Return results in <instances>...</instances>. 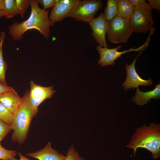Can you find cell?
Returning <instances> with one entry per match:
<instances>
[{"label":"cell","mask_w":160,"mask_h":160,"mask_svg":"<svg viewBox=\"0 0 160 160\" xmlns=\"http://www.w3.org/2000/svg\"><path fill=\"white\" fill-rule=\"evenodd\" d=\"M30 1L31 12L28 18L20 23L15 21L8 27L9 34L13 40H20L27 31L32 29L38 30L46 39L49 37L50 27L53 25L49 16V11L41 8L37 0Z\"/></svg>","instance_id":"obj_1"},{"label":"cell","mask_w":160,"mask_h":160,"mask_svg":"<svg viewBox=\"0 0 160 160\" xmlns=\"http://www.w3.org/2000/svg\"><path fill=\"white\" fill-rule=\"evenodd\" d=\"M127 147L133 148L135 154L137 148H143L151 153L152 158L160 157V124L151 123L148 127L144 124L137 128Z\"/></svg>","instance_id":"obj_2"},{"label":"cell","mask_w":160,"mask_h":160,"mask_svg":"<svg viewBox=\"0 0 160 160\" xmlns=\"http://www.w3.org/2000/svg\"><path fill=\"white\" fill-rule=\"evenodd\" d=\"M29 92H25L20 106L14 114V119L12 125V138L14 142L22 144L25 140L32 119L36 115L30 103L29 98Z\"/></svg>","instance_id":"obj_3"},{"label":"cell","mask_w":160,"mask_h":160,"mask_svg":"<svg viewBox=\"0 0 160 160\" xmlns=\"http://www.w3.org/2000/svg\"><path fill=\"white\" fill-rule=\"evenodd\" d=\"M132 33L130 18L117 15L108 21L106 33L108 40L111 42L126 43Z\"/></svg>","instance_id":"obj_4"},{"label":"cell","mask_w":160,"mask_h":160,"mask_svg":"<svg viewBox=\"0 0 160 160\" xmlns=\"http://www.w3.org/2000/svg\"><path fill=\"white\" fill-rule=\"evenodd\" d=\"M130 22L133 33H145L153 28L152 9L148 4L141 7H134Z\"/></svg>","instance_id":"obj_5"},{"label":"cell","mask_w":160,"mask_h":160,"mask_svg":"<svg viewBox=\"0 0 160 160\" xmlns=\"http://www.w3.org/2000/svg\"><path fill=\"white\" fill-rule=\"evenodd\" d=\"M103 4V1L100 0H79L68 17L89 23L97 12L102 8Z\"/></svg>","instance_id":"obj_6"},{"label":"cell","mask_w":160,"mask_h":160,"mask_svg":"<svg viewBox=\"0 0 160 160\" xmlns=\"http://www.w3.org/2000/svg\"><path fill=\"white\" fill-rule=\"evenodd\" d=\"M152 35V33H150L145 43L138 48H130L129 50H125L122 52H119L118 50L121 47L122 45H120L115 48L109 49L106 47H101L98 45L96 47V49L100 56V59L97 62L98 64L100 65V67L113 65L115 64V60L121 57L122 55L131 51H141L148 45L151 40L150 37Z\"/></svg>","instance_id":"obj_7"},{"label":"cell","mask_w":160,"mask_h":160,"mask_svg":"<svg viewBox=\"0 0 160 160\" xmlns=\"http://www.w3.org/2000/svg\"><path fill=\"white\" fill-rule=\"evenodd\" d=\"M30 90L29 98L32 108L37 113L38 107L43 101L51 98L56 91L52 87H44L36 84L33 81L30 82Z\"/></svg>","instance_id":"obj_8"},{"label":"cell","mask_w":160,"mask_h":160,"mask_svg":"<svg viewBox=\"0 0 160 160\" xmlns=\"http://www.w3.org/2000/svg\"><path fill=\"white\" fill-rule=\"evenodd\" d=\"M146 47H145L140 52L130 64H126L125 69L127 73V77L122 85L125 90L128 89L130 90L132 88L133 89L135 88H137L140 85L147 86L153 84V81L151 79L146 80L142 79L137 73L135 68V63L137 59Z\"/></svg>","instance_id":"obj_9"},{"label":"cell","mask_w":160,"mask_h":160,"mask_svg":"<svg viewBox=\"0 0 160 160\" xmlns=\"http://www.w3.org/2000/svg\"><path fill=\"white\" fill-rule=\"evenodd\" d=\"M92 32V35L95 40L101 47L108 48L105 36L108 29V21L101 13L96 18H93L89 23Z\"/></svg>","instance_id":"obj_10"},{"label":"cell","mask_w":160,"mask_h":160,"mask_svg":"<svg viewBox=\"0 0 160 160\" xmlns=\"http://www.w3.org/2000/svg\"><path fill=\"white\" fill-rule=\"evenodd\" d=\"M79 0H58L52 8L49 18L53 25L68 16Z\"/></svg>","instance_id":"obj_11"},{"label":"cell","mask_w":160,"mask_h":160,"mask_svg":"<svg viewBox=\"0 0 160 160\" xmlns=\"http://www.w3.org/2000/svg\"><path fill=\"white\" fill-rule=\"evenodd\" d=\"M22 100V98L13 88L0 95V102L13 114L18 109Z\"/></svg>","instance_id":"obj_12"},{"label":"cell","mask_w":160,"mask_h":160,"mask_svg":"<svg viewBox=\"0 0 160 160\" xmlns=\"http://www.w3.org/2000/svg\"><path fill=\"white\" fill-rule=\"evenodd\" d=\"M51 145V143L49 142L43 148L37 151L27 153L26 155L39 160H65L66 156L52 148Z\"/></svg>","instance_id":"obj_13"},{"label":"cell","mask_w":160,"mask_h":160,"mask_svg":"<svg viewBox=\"0 0 160 160\" xmlns=\"http://www.w3.org/2000/svg\"><path fill=\"white\" fill-rule=\"evenodd\" d=\"M160 98V84H157L155 88L152 90L143 92L137 88L135 95L131 99L136 104L138 105H143L149 102L152 98L156 99Z\"/></svg>","instance_id":"obj_14"},{"label":"cell","mask_w":160,"mask_h":160,"mask_svg":"<svg viewBox=\"0 0 160 160\" xmlns=\"http://www.w3.org/2000/svg\"><path fill=\"white\" fill-rule=\"evenodd\" d=\"M3 17L12 18L18 14L15 0H1L0 4Z\"/></svg>","instance_id":"obj_15"},{"label":"cell","mask_w":160,"mask_h":160,"mask_svg":"<svg viewBox=\"0 0 160 160\" xmlns=\"http://www.w3.org/2000/svg\"><path fill=\"white\" fill-rule=\"evenodd\" d=\"M5 36V32L2 31L0 33V82L7 85L5 80L6 72L7 67V64L3 58V47Z\"/></svg>","instance_id":"obj_16"},{"label":"cell","mask_w":160,"mask_h":160,"mask_svg":"<svg viewBox=\"0 0 160 160\" xmlns=\"http://www.w3.org/2000/svg\"><path fill=\"white\" fill-rule=\"evenodd\" d=\"M133 4L128 0H118V16L130 18L133 9Z\"/></svg>","instance_id":"obj_17"},{"label":"cell","mask_w":160,"mask_h":160,"mask_svg":"<svg viewBox=\"0 0 160 160\" xmlns=\"http://www.w3.org/2000/svg\"><path fill=\"white\" fill-rule=\"evenodd\" d=\"M118 12V0H108L104 14L106 20H112L117 15Z\"/></svg>","instance_id":"obj_18"},{"label":"cell","mask_w":160,"mask_h":160,"mask_svg":"<svg viewBox=\"0 0 160 160\" xmlns=\"http://www.w3.org/2000/svg\"><path fill=\"white\" fill-rule=\"evenodd\" d=\"M14 114L0 102V120L9 126H12Z\"/></svg>","instance_id":"obj_19"},{"label":"cell","mask_w":160,"mask_h":160,"mask_svg":"<svg viewBox=\"0 0 160 160\" xmlns=\"http://www.w3.org/2000/svg\"><path fill=\"white\" fill-rule=\"evenodd\" d=\"M15 2L18 14L23 19L24 15L30 6V0H15Z\"/></svg>","instance_id":"obj_20"},{"label":"cell","mask_w":160,"mask_h":160,"mask_svg":"<svg viewBox=\"0 0 160 160\" xmlns=\"http://www.w3.org/2000/svg\"><path fill=\"white\" fill-rule=\"evenodd\" d=\"M15 151L9 150L3 148L0 143V159L3 160H12L16 155Z\"/></svg>","instance_id":"obj_21"},{"label":"cell","mask_w":160,"mask_h":160,"mask_svg":"<svg viewBox=\"0 0 160 160\" xmlns=\"http://www.w3.org/2000/svg\"><path fill=\"white\" fill-rule=\"evenodd\" d=\"M65 160H85L80 157L73 146L70 147L68 151Z\"/></svg>","instance_id":"obj_22"},{"label":"cell","mask_w":160,"mask_h":160,"mask_svg":"<svg viewBox=\"0 0 160 160\" xmlns=\"http://www.w3.org/2000/svg\"><path fill=\"white\" fill-rule=\"evenodd\" d=\"M11 130L12 126L8 125L0 120V143Z\"/></svg>","instance_id":"obj_23"},{"label":"cell","mask_w":160,"mask_h":160,"mask_svg":"<svg viewBox=\"0 0 160 160\" xmlns=\"http://www.w3.org/2000/svg\"><path fill=\"white\" fill-rule=\"evenodd\" d=\"M58 0H38L43 7V9L46 10V9L50 8H52Z\"/></svg>","instance_id":"obj_24"},{"label":"cell","mask_w":160,"mask_h":160,"mask_svg":"<svg viewBox=\"0 0 160 160\" xmlns=\"http://www.w3.org/2000/svg\"><path fill=\"white\" fill-rule=\"evenodd\" d=\"M148 4L151 9H154L159 11L160 10V1L159 0H148Z\"/></svg>","instance_id":"obj_25"},{"label":"cell","mask_w":160,"mask_h":160,"mask_svg":"<svg viewBox=\"0 0 160 160\" xmlns=\"http://www.w3.org/2000/svg\"><path fill=\"white\" fill-rule=\"evenodd\" d=\"M134 7H140L145 6L148 4L144 0H129Z\"/></svg>","instance_id":"obj_26"},{"label":"cell","mask_w":160,"mask_h":160,"mask_svg":"<svg viewBox=\"0 0 160 160\" xmlns=\"http://www.w3.org/2000/svg\"><path fill=\"white\" fill-rule=\"evenodd\" d=\"M13 88L0 82V95L9 91Z\"/></svg>","instance_id":"obj_27"},{"label":"cell","mask_w":160,"mask_h":160,"mask_svg":"<svg viewBox=\"0 0 160 160\" xmlns=\"http://www.w3.org/2000/svg\"><path fill=\"white\" fill-rule=\"evenodd\" d=\"M17 153L19 156L20 159L18 160L14 158L12 159V160H31L24 156L21 153L18 152Z\"/></svg>","instance_id":"obj_28"},{"label":"cell","mask_w":160,"mask_h":160,"mask_svg":"<svg viewBox=\"0 0 160 160\" xmlns=\"http://www.w3.org/2000/svg\"><path fill=\"white\" fill-rule=\"evenodd\" d=\"M1 0H0V4L1 3ZM2 17H3V15H2V12L0 8V18H1Z\"/></svg>","instance_id":"obj_29"}]
</instances>
